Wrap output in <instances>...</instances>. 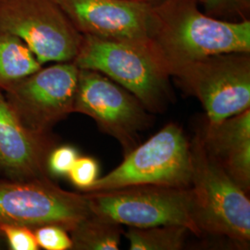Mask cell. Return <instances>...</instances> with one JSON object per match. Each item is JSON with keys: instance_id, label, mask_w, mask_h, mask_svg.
Masks as SVG:
<instances>
[{"instance_id": "44dd1931", "label": "cell", "mask_w": 250, "mask_h": 250, "mask_svg": "<svg viewBox=\"0 0 250 250\" xmlns=\"http://www.w3.org/2000/svg\"><path fill=\"white\" fill-rule=\"evenodd\" d=\"M78 157V152L71 146L54 147L47 158V172H50L54 176L68 175Z\"/></svg>"}, {"instance_id": "6da1fadb", "label": "cell", "mask_w": 250, "mask_h": 250, "mask_svg": "<svg viewBox=\"0 0 250 250\" xmlns=\"http://www.w3.org/2000/svg\"><path fill=\"white\" fill-rule=\"evenodd\" d=\"M199 0L153 5L150 48L167 72L219 54L250 53V20L229 21L198 9Z\"/></svg>"}, {"instance_id": "7a4b0ae2", "label": "cell", "mask_w": 250, "mask_h": 250, "mask_svg": "<svg viewBox=\"0 0 250 250\" xmlns=\"http://www.w3.org/2000/svg\"><path fill=\"white\" fill-rule=\"evenodd\" d=\"M191 214L198 231L250 240V201L245 192L206 150L201 135L191 144Z\"/></svg>"}, {"instance_id": "2e32d148", "label": "cell", "mask_w": 250, "mask_h": 250, "mask_svg": "<svg viewBox=\"0 0 250 250\" xmlns=\"http://www.w3.org/2000/svg\"><path fill=\"white\" fill-rule=\"evenodd\" d=\"M187 227L160 225L147 228L130 227L125 235L131 250H179L187 239Z\"/></svg>"}, {"instance_id": "cb8c5ba5", "label": "cell", "mask_w": 250, "mask_h": 250, "mask_svg": "<svg viewBox=\"0 0 250 250\" xmlns=\"http://www.w3.org/2000/svg\"><path fill=\"white\" fill-rule=\"evenodd\" d=\"M0 234H1V232H0Z\"/></svg>"}, {"instance_id": "7c38bea8", "label": "cell", "mask_w": 250, "mask_h": 250, "mask_svg": "<svg viewBox=\"0 0 250 250\" xmlns=\"http://www.w3.org/2000/svg\"><path fill=\"white\" fill-rule=\"evenodd\" d=\"M53 148L49 134L27 127L0 90V169L10 180L47 176L46 162Z\"/></svg>"}, {"instance_id": "d6986e66", "label": "cell", "mask_w": 250, "mask_h": 250, "mask_svg": "<svg viewBox=\"0 0 250 250\" xmlns=\"http://www.w3.org/2000/svg\"><path fill=\"white\" fill-rule=\"evenodd\" d=\"M98 161L90 157H78L68 176L77 188L85 192L99 178Z\"/></svg>"}, {"instance_id": "7402d4cb", "label": "cell", "mask_w": 250, "mask_h": 250, "mask_svg": "<svg viewBox=\"0 0 250 250\" xmlns=\"http://www.w3.org/2000/svg\"><path fill=\"white\" fill-rule=\"evenodd\" d=\"M132 1H140V2H149V3H156L157 0H132Z\"/></svg>"}, {"instance_id": "5bb4252c", "label": "cell", "mask_w": 250, "mask_h": 250, "mask_svg": "<svg viewBox=\"0 0 250 250\" xmlns=\"http://www.w3.org/2000/svg\"><path fill=\"white\" fill-rule=\"evenodd\" d=\"M43 65L17 36L0 32V90L23 79Z\"/></svg>"}, {"instance_id": "4fadbf2b", "label": "cell", "mask_w": 250, "mask_h": 250, "mask_svg": "<svg viewBox=\"0 0 250 250\" xmlns=\"http://www.w3.org/2000/svg\"><path fill=\"white\" fill-rule=\"evenodd\" d=\"M206 150L245 192L250 187V108L207 126L201 135Z\"/></svg>"}, {"instance_id": "9a60e30c", "label": "cell", "mask_w": 250, "mask_h": 250, "mask_svg": "<svg viewBox=\"0 0 250 250\" xmlns=\"http://www.w3.org/2000/svg\"><path fill=\"white\" fill-rule=\"evenodd\" d=\"M69 232L72 250H118L123 229L121 224L92 214Z\"/></svg>"}, {"instance_id": "3957f363", "label": "cell", "mask_w": 250, "mask_h": 250, "mask_svg": "<svg viewBox=\"0 0 250 250\" xmlns=\"http://www.w3.org/2000/svg\"><path fill=\"white\" fill-rule=\"evenodd\" d=\"M72 62L106 75L140 100L146 110L162 112L172 99L170 74L146 45L83 36Z\"/></svg>"}, {"instance_id": "ac0fdd59", "label": "cell", "mask_w": 250, "mask_h": 250, "mask_svg": "<svg viewBox=\"0 0 250 250\" xmlns=\"http://www.w3.org/2000/svg\"><path fill=\"white\" fill-rule=\"evenodd\" d=\"M39 248L46 250L72 249V241L68 232L57 225H44L34 230Z\"/></svg>"}, {"instance_id": "52a82bcc", "label": "cell", "mask_w": 250, "mask_h": 250, "mask_svg": "<svg viewBox=\"0 0 250 250\" xmlns=\"http://www.w3.org/2000/svg\"><path fill=\"white\" fill-rule=\"evenodd\" d=\"M0 32L20 38L41 65L73 62L83 40L54 0H0Z\"/></svg>"}, {"instance_id": "603a6c76", "label": "cell", "mask_w": 250, "mask_h": 250, "mask_svg": "<svg viewBox=\"0 0 250 250\" xmlns=\"http://www.w3.org/2000/svg\"><path fill=\"white\" fill-rule=\"evenodd\" d=\"M159 1H161V0H157V2H159ZM157 2H156V3H157Z\"/></svg>"}, {"instance_id": "ba28073f", "label": "cell", "mask_w": 250, "mask_h": 250, "mask_svg": "<svg viewBox=\"0 0 250 250\" xmlns=\"http://www.w3.org/2000/svg\"><path fill=\"white\" fill-rule=\"evenodd\" d=\"M86 194L63 190L47 176L0 181V224L35 230L57 225L67 232L92 215Z\"/></svg>"}, {"instance_id": "5b68a950", "label": "cell", "mask_w": 250, "mask_h": 250, "mask_svg": "<svg viewBox=\"0 0 250 250\" xmlns=\"http://www.w3.org/2000/svg\"><path fill=\"white\" fill-rule=\"evenodd\" d=\"M170 77L201 102L208 126L250 107V53L209 56L179 67Z\"/></svg>"}, {"instance_id": "e0dca14e", "label": "cell", "mask_w": 250, "mask_h": 250, "mask_svg": "<svg viewBox=\"0 0 250 250\" xmlns=\"http://www.w3.org/2000/svg\"><path fill=\"white\" fill-rule=\"evenodd\" d=\"M205 14L213 18L241 21L250 20V0H199Z\"/></svg>"}, {"instance_id": "8fae6325", "label": "cell", "mask_w": 250, "mask_h": 250, "mask_svg": "<svg viewBox=\"0 0 250 250\" xmlns=\"http://www.w3.org/2000/svg\"><path fill=\"white\" fill-rule=\"evenodd\" d=\"M83 36L150 47L153 5L132 0H54Z\"/></svg>"}, {"instance_id": "30bf717a", "label": "cell", "mask_w": 250, "mask_h": 250, "mask_svg": "<svg viewBox=\"0 0 250 250\" xmlns=\"http://www.w3.org/2000/svg\"><path fill=\"white\" fill-rule=\"evenodd\" d=\"M79 68L71 62L43 66L3 90L23 124L40 134H49L58 122L73 112Z\"/></svg>"}, {"instance_id": "ffe728a7", "label": "cell", "mask_w": 250, "mask_h": 250, "mask_svg": "<svg viewBox=\"0 0 250 250\" xmlns=\"http://www.w3.org/2000/svg\"><path fill=\"white\" fill-rule=\"evenodd\" d=\"M0 232L6 236L12 250H38L34 230L21 225L0 224Z\"/></svg>"}, {"instance_id": "9c48e42d", "label": "cell", "mask_w": 250, "mask_h": 250, "mask_svg": "<svg viewBox=\"0 0 250 250\" xmlns=\"http://www.w3.org/2000/svg\"><path fill=\"white\" fill-rule=\"evenodd\" d=\"M146 110L139 99L106 75L79 69L73 112L92 118L116 138L125 155L138 146V133L149 124Z\"/></svg>"}, {"instance_id": "277c9868", "label": "cell", "mask_w": 250, "mask_h": 250, "mask_svg": "<svg viewBox=\"0 0 250 250\" xmlns=\"http://www.w3.org/2000/svg\"><path fill=\"white\" fill-rule=\"evenodd\" d=\"M191 178V144L183 129L170 123L126 154L116 169L98 178L85 192L135 186L188 188Z\"/></svg>"}, {"instance_id": "8992f818", "label": "cell", "mask_w": 250, "mask_h": 250, "mask_svg": "<svg viewBox=\"0 0 250 250\" xmlns=\"http://www.w3.org/2000/svg\"><path fill=\"white\" fill-rule=\"evenodd\" d=\"M93 214L129 227L181 225L200 234L191 214L190 188L135 186L84 192Z\"/></svg>"}]
</instances>
